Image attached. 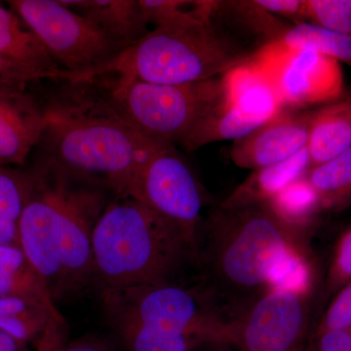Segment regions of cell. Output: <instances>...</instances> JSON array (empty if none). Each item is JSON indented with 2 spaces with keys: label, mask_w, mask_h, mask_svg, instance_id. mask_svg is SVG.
I'll list each match as a JSON object with an SVG mask.
<instances>
[{
  "label": "cell",
  "mask_w": 351,
  "mask_h": 351,
  "mask_svg": "<svg viewBox=\"0 0 351 351\" xmlns=\"http://www.w3.org/2000/svg\"><path fill=\"white\" fill-rule=\"evenodd\" d=\"M29 86H0V165H24L43 136V101Z\"/></svg>",
  "instance_id": "14"
},
{
  "label": "cell",
  "mask_w": 351,
  "mask_h": 351,
  "mask_svg": "<svg viewBox=\"0 0 351 351\" xmlns=\"http://www.w3.org/2000/svg\"><path fill=\"white\" fill-rule=\"evenodd\" d=\"M253 55L221 36L213 22L156 27L105 66L78 78L114 75L156 84H191L221 77Z\"/></svg>",
  "instance_id": "4"
},
{
  "label": "cell",
  "mask_w": 351,
  "mask_h": 351,
  "mask_svg": "<svg viewBox=\"0 0 351 351\" xmlns=\"http://www.w3.org/2000/svg\"><path fill=\"white\" fill-rule=\"evenodd\" d=\"M93 280L101 293L173 282L199 245L182 228L131 196H113L97 221Z\"/></svg>",
  "instance_id": "2"
},
{
  "label": "cell",
  "mask_w": 351,
  "mask_h": 351,
  "mask_svg": "<svg viewBox=\"0 0 351 351\" xmlns=\"http://www.w3.org/2000/svg\"><path fill=\"white\" fill-rule=\"evenodd\" d=\"M44 80L43 76L0 58V86L32 85Z\"/></svg>",
  "instance_id": "35"
},
{
  "label": "cell",
  "mask_w": 351,
  "mask_h": 351,
  "mask_svg": "<svg viewBox=\"0 0 351 351\" xmlns=\"http://www.w3.org/2000/svg\"><path fill=\"white\" fill-rule=\"evenodd\" d=\"M126 196L140 201L182 228L197 243L199 241L202 193L195 175L174 145H165L143 166Z\"/></svg>",
  "instance_id": "10"
},
{
  "label": "cell",
  "mask_w": 351,
  "mask_h": 351,
  "mask_svg": "<svg viewBox=\"0 0 351 351\" xmlns=\"http://www.w3.org/2000/svg\"><path fill=\"white\" fill-rule=\"evenodd\" d=\"M31 186L19 225L17 245L54 297H61L56 168L38 159L29 172Z\"/></svg>",
  "instance_id": "12"
},
{
  "label": "cell",
  "mask_w": 351,
  "mask_h": 351,
  "mask_svg": "<svg viewBox=\"0 0 351 351\" xmlns=\"http://www.w3.org/2000/svg\"><path fill=\"white\" fill-rule=\"evenodd\" d=\"M0 58L29 69L46 80L66 77L31 27L13 11L0 3Z\"/></svg>",
  "instance_id": "17"
},
{
  "label": "cell",
  "mask_w": 351,
  "mask_h": 351,
  "mask_svg": "<svg viewBox=\"0 0 351 351\" xmlns=\"http://www.w3.org/2000/svg\"><path fill=\"white\" fill-rule=\"evenodd\" d=\"M206 351H225V350H206Z\"/></svg>",
  "instance_id": "38"
},
{
  "label": "cell",
  "mask_w": 351,
  "mask_h": 351,
  "mask_svg": "<svg viewBox=\"0 0 351 351\" xmlns=\"http://www.w3.org/2000/svg\"><path fill=\"white\" fill-rule=\"evenodd\" d=\"M306 351H309L308 348H306Z\"/></svg>",
  "instance_id": "39"
},
{
  "label": "cell",
  "mask_w": 351,
  "mask_h": 351,
  "mask_svg": "<svg viewBox=\"0 0 351 351\" xmlns=\"http://www.w3.org/2000/svg\"><path fill=\"white\" fill-rule=\"evenodd\" d=\"M313 112L283 110L245 137L234 141L230 158L243 169L258 170L288 160L306 149Z\"/></svg>",
  "instance_id": "13"
},
{
  "label": "cell",
  "mask_w": 351,
  "mask_h": 351,
  "mask_svg": "<svg viewBox=\"0 0 351 351\" xmlns=\"http://www.w3.org/2000/svg\"><path fill=\"white\" fill-rule=\"evenodd\" d=\"M351 282V228L346 230L335 249L327 277V287L330 292L341 290Z\"/></svg>",
  "instance_id": "31"
},
{
  "label": "cell",
  "mask_w": 351,
  "mask_h": 351,
  "mask_svg": "<svg viewBox=\"0 0 351 351\" xmlns=\"http://www.w3.org/2000/svg\"><path fill=\"white\" fill-rule=\"evenodd\" d=\"M56 351H117L108 341L99 339H84L66 346H60Z\"/></svg>",
  "instance_id": "36"
},
{
  "label": "cell",
  "mask_w": 351,
  "mask_h": 351,
  "mask_svg": "<svg viewBox=\"0 0 351 351\" xmlns=\"http://www.w3.org/2000/svg\"><path fill=\"white\" fill-rule=\"evenodd\" d=\"M64 5L96 25L121 50L151 29L140 0H62Z\"/></svg>",
  "instance_id": "16"
},
{
  "label": "cell",
  "mask_w": 351,
  "mask_h": 351,
  "mask_svg": "<svg viewBox=\"0 0 351 351\" xmlns=\"http://www.w3.org/2000/svg\"><path fill=\"white\" fill-rule=\"evenodd\" d=\"M322 210L343 209L351 203V147L343 154L307 171Z\"/></svg>",
  "instance_id": "23"
},
{
  "label": "cell",
  "mask_w": 351,
  "mask_h": 351,
  "mask_svg": "<svg viewBox=\"0 0 351 351\" xmlns=\"http://www.w3.org/2000/svg\"><path fill=\"white\" fill-rule=\"evenodd\" d=\"M145 19L156 27H184L212 22L207 1L140 0Z\"/></svg>",
  "instance_id": "28"
},
{
  "label": "cell",
  "mask_w": 351,
  "mask_h": 351,
  "mask_svg": "<svg viewBox=\"0 0 351 351\" xmlns=\"http://www.w3.org/2000/svg\"><path fill=\"white\" fill-rule=\"evenodd\" d=\"M252 59L276 88L283 110L325 106L346 93L341 63L320 53L289 49L272 41Z\"/></svg>",
  "instance_id": "9"
},
{
  "label": "cell",
  "mask_w": 351,
  "mask_h": 351,
  "mask_svg": "<svg viewBox=\"0 0 351 351\" xmlns=\"http://www.w3.org/2000/svg\"><path fill=\"white\" fill-rule=\"evenodd\" d=\"M256 2L272 15L295 21V25L306 22V0H256Z\"/></svg>",
  "instance_id": "34"
},
{
  "label": "cell",
  "mask_w": 351,
  "mask_h": 351,
  "mask_svg": "<svg viewBox=\"0 0 351 351\" xmlns=\"http://www.w3.org/2000/svg\"><path fill=\"white\" fill-rule=\"evenodd\" d=\"M313 286V270L307 249L289 250L272 267L267 278L269 291H282L309 295Z\"/></svg>",
  "instance_id": "29"
},
{
  "label": "cell",
  "mask_w": 351,
  "mask_h": 351,
  "mask_svg": "<svg viewBox=\"0 0 351 351\" xmlns=\"http://www.w3.org/2000/svg\"><path fill=\"white\" fill-rule=\"evenodd\" d=\"M351 329V282L337 292L334 301L323 316L317 332Z\"/></svg>",
  "instance_id": "32"
},
{
  "label": "cell",
  "mask_w": 351,
  "mask_h": 351,
  "mask_svg": "<svg viewBox=\"0 0 351 351\" xmlns=\"http://www.w3.org/2000/svg\"><path fill=\"white\" fill-rule=\"evenodd\" d=\"M284 223L307 230L314 216L322 210L319 197L306 175L265 203Z\"/></svg>",
  "instance_id": "26"
},
{
  "label": "cell",
  "mask_w": 351,
  "mask_h": 351,
  "mask_svg": "<svg viewBox=\"0 0 351 351\" xmlns=\"http://www.w3.org/2000/svg\"><path fill=\"white\" fill-rule=\"evenodd\" d=\"M277 43L294 50L320 53L351 66V36L304 22L289 27Z\"/></svg>",
  "instance_id": "24"
},
{
  "label": "cell",
  "mask_w": 351,
  "mask_h": 351,
  "mask_svg": "<svg viewBox=\"0 0 351 351\" xmlns=\"http://www.w3.org/2000/svg\"><path fill=\"white\" fill-rule=\"evenodd\" d=\"M307 151L311 167L331 160L351 147V90L313 110Z\"/></svg>",
  "instance_id": "19"
},
{
  "label": "cell",
  "mask_w": 351,
  "mask_h": 351,
  "mask_svg": "<svg viewBox=\"0 0 351 351\" xmlns=\"http://www.w3.org/2000/svg\"><path fill=\"white\" fill-rule=\"evenodd\" d=\"M7 5L31 27L66 77H82L122 51L62 0H9Z\"/></svg>",
  "instance_id": "7"
},
{
  "label": "cell",
  "mask_w": 351,
  "mask_h": 351,
  "mask_svg": "<svg viewBox=\"0 0 351 351\" xmlns=\"http://www.w3.org/2000/svg\"><path fill=\"white\" fill-rule=\"evenodd\" d=\"M223 99L228 105L258 123L282 112L276 88L253 59L221 76Z\"/></svg>",
  "instance_id": "15"
},
{
  "label": "cell",
  "mask_w": 351,
  "mask_h": 351,
  "mask_svg": "<svg viewBox=\"0 0 351 351\" xmlns=\"http://www.w3.org/2000/svg\"><path fill=\"white\" fill-rule=\"evenodd\" d=\"M101 298L112 324L142 325L226 348L232 341L235 318L223 317L209 295L174 282L110 291Z\"/></svg>",
  "instance_id": "5"
},
{
  "label": "cell",
  "mask_w": 351,
  "mask_h": 351,
  "mask_svg": "<svg viewBox=\"0 0 351 351\" xmlns=\"http://www.w3.org/2000/svg\"><path fill=\"white\" fill-rule=\"evenodd\" d=\"M53 164V163H52ZM56 168L61 253V295L93 281L92 242L97 221L108 202V189Z\"/></svg>",
  "instance_id": "8"
},
{
  "label": "cell",
  "mask_w": 351,
  "mask_h": 351,
  "mask_svg": "<svg viewBox=\"0 0 351 351\" xmlns=\"http://www.w3.org/2000/svg\"><path fill=\"white\" fill-rule=\"evenodd\" d=\"M307 147L288 160L254 170L253 173L219 205V209H237L265 204L289 184L301 179L311 169Z\"/></svg>",
  "instance_id": "18"
},
{
  "label": "cell",
  "mask_w": 351,
  "mask_h": 351,
  "mask_svg": "<svg viewBox=\"0 0 351 351\" xmlns=\"http://www.w3.org/2000/svg\"><path fill=\"white\" fill-rule=\"evenodd\" d=\"M306 232L284 223L265 204L219 208L199 254L214 292L252 304L267 292L269 272L289 250L307 249Z\"/></svg>",
  "instance_id": "3"
},
{
  "label": "cell",
  "mask_w": 351,
  "mask_h": 351,
  "mask_svg": "<svg viewBox=\"0 0 351 351\" xmlns=\"http://www.w3.org/2000/svg\"><path fill=\"white\" fill-rule=\"evenodd\" d=\"M0 351H29L27 343L0 330Z\"/></svg>",
  "instance_id": "37"
},
{
  "label": "cell",
  "mask_w": 351,
  "mask_h": 351,
  "mask_svg": "<svg viewBox=\"0 0 351 351\" xmlns=\"http://www.w3.org/2000/svg\"><path fill=\"white\" fill-rule=\"evenodd\" d=\"M127 351H195L204 341L186 335L152 329L131 323L112 324Z\"/></svg>",
  "instance_id": "27"
},
{
  "label": "cell",
  "mask_w": 351,
  "mask_h": 351,
  "mask_svg": "<svg viewBox=\"0 0 351 351\" xmlns=\"http://www.w3.org/2000/svg\"><path fill=\"white\" fill-rule=\"evenodd\" d=\"M0 295L25 298L55 306L47 284L17 244L0 246Z\"/></svg>",
  "instance_id": "21"
},
{
  "label": "cell",
  "mask_w": 351,
  "mask_h": 351,
  "mask_svg": "<svg viewBox=\"0 0 351 351\" xmlns=\"http://www.w3.org/2000/svg\"><path fill=\"white\" fill-rule=\"evenodd\" d=\"M55 306L19 297L0 295V330L25 343L40 339L53 315Z\"/></svg>",
  "instance_id": "22"
},
{
  "label": "cell",
  "mask_w": 351,
  "mask_h": 351,
  "mask_svg": "<svg viewBox=\"0 0 351 351\" xmlns=\"http://www.w3.org/2000/svg\"><path fill=\"white\" fill-rule=\"evenodd\" d=\"M40 92L44 129L41 160L128 195L136 176L165 144L145 137L126 119L97 78H56Z\"/></svg>",
  "instance_id": "1"
},
{
  "label": "cell",
  "mask_w": 351,
  "mask_h": 351,
  "mask_svg": "<svg viewBox=\"0 0 351 351\" xmlns=\"http://www.w3.org/2000/svg\"><path fill=\"white\" fill-rule=\"evenodd\" d=\"M309 351H351V329H334L317 332Z\"/></svg>",
  "instance_id": "33"
},
{
  "label": "cell",
  "mask_w": 351,
  "mask_h": 351,
  "mask_svg": "<svg viewBox=\"0 0 351 351\" xmlns=\"http://www.w3.org/2000/svg\"><path fill=\"white\" fill-rule=\"evenodd\" d=\"M309 295L269 291L233 323V351H306Z\"/></svg>",
  "instance_id": "11"
},
{
  "label": "cell",
  "mask_w": 351,
  "mask_h": 351,
  "mask_svg": "<svg viewBox=\"0 0 351 351\" xmlns=\"http://www.w3.org/2000/svg\"><path fill=\"white\" fill-rule=\"evenodd\" d=\"M31 186V175L0 165V246L17 244L18 225Z\"/></svg>",
  "instance_id": "25"
},
{
  "label": "cell",
  "mask_w": 351,
  "mask_h": 351,
  "mask_svg": "<svg viewBox=\"0 0 351 351\" xmlns=\"http://www.w3.org/2000/svg\"><path fill=\"white\" fill-rule=\"evenodd\" d=\"M261 125L228 105L223 96L179 145L184 151L195 152L213 143L239 140Z\"/></svg>",
  "instance_id": "20"
},
{
  "label": "cell",
  "mask_w": 351,
  "mask_h": 351,
  "mask_svg": "<svg viewBox=\"0 0 351 351\" xmlns=\"http://www.w3.org/2000/svg\"><path fill=\"white\" fill-rule=\"evenodd\" d=\"M93 77L101 83L140 133L165 145L180 144L223 93L221 76L180 85L156 84L114 75Z\"/></svg>",
  "instance_id": "6"
},
{
  "label": "cell",
  "mask_w": 351,
  "mask_h": 351,
  "mask_svg": "<svg viewBox=\"0 0 351 351\" xmlns=\"http://www.w3.org/2000/svg\"><path fill=\"white\" fill-rule=\"evenodd\" d=\"M306 23L351 36V6L348 0H306Z\"/></svg>",
  "instance_id": "30"
}]
</instances>
